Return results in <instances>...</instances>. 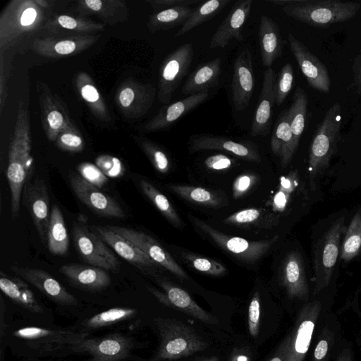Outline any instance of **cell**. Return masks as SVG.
<instances>
[{
  "instance_id": "6da1fadb",
  "label": "cell",
  "mask_w": 361,
  "mask_h": 361,
  "mask_svg": "<svg viewBox=\"0 0 361 361\" xmlns=\"http://www.w3.org/2000/svg\"><path fill=\"white\" fill-rule=\"evenodd\" d=\"M88 337V333L81 331L30 326L4 336L11 349L27 359L62 358L77 354L78 348Z\"/></svg>"
},
{
  "instance_id": "7a4b0ae2",
  "label": "cell",
  "mask_w": 361,
  "mask_h": 361,
  "mask_svg": "<svg viewBox=\"0 0 361 361\" xmlns=\"http://www.w3.org/2000/svg\"><path fill=\"white\" fill-rule=\"evenodd\" d=\"M269 2L281 6L288 16L321 28L352 19L361 7L359 3L338 0H269Z\"/></svg>"
},
{
  "instance_id": "3957f363",
  "label": "cell",
  "mask_w": 361,
  "mask_h": 361,
  "mask_svg": "<svg viewBox=\"0 0 361 361\" xmlns=\"http://www.w3.org/2000/svg\"><path fill=\"white\" fill-rule=\"evenodd\" d=\"M341 106L335 102L318 125L309 148V178L314 188L318 176L328 166L340 140Z\"/></svg>"
},
{
  "instance_id": "277c9868",
  "label": "cell",
  "mask_w": 361,
  "mask_h": 361,
  "mask_svg": "<svg viewBox=\"0 0 361 361\" xmlns=\"http://www.w3.org/2000/svg\"><path fill=\"white\" fill-rule=\"evenodd\" d=\"M160 343L152 360L178 359L204 350L207 343L186 324L169 318H157Z\"/></svg>"
},
{
  "instance_id": "5b68a950",
  "label": "cell",
  "mask_w": 361,
  "mask_h": 361,
  "mask_svg": "<svg viewBox=\"0 0 361 361\" xmlns=\"http://www.w3.org/2000/svg\"><path fill=\"white\" fill-rule=\"evenodd\" d=\"M188 219L216 245L239 260L247 263H255L259 260L278 240V236L276 235L271 239L251 241L226 235L192 215H188Z\"/></svg>"
},
{
  "instance_id": "8992f818",
  "label": "cell",
  "mask_w": 361,
  "mask_h": 361,
  "mask_svg": "<svg viewBox=\"0 0 361 361\" xmlns=\"http://www.w3.org/2000/svg\"><path fill=\"white\" fill-rule=\"evenodd\" d=\"M137 343L127 335L116 333L102 337L87 338L78 348L82 361H137L134 354Z\"/></svg>"
},
{
  "instance_id": "52a82bcc",
  "label": "cell",
  "mask_w": 361,
  "mask_h": 361,
  "mask_svg": "<svg viewBox=\"0 0 361 361\" xmlns=\"http://www.w3.org/2000/svg\"><path fill=\"white\" fill-rule=\"evenodd\" d=\"M73 235L77 252L85 262L104 270L119 269V260L112 250L86 226L74 223Z\"/></svg>"
},
{
  "instance_id": "ba28073f",
  "label": "cell",
  "mask_w": 361,
  "mask_h": 361,
  "mask_svg": "<svg viewBox=\"0 0 361 361\" xmlns=\"http://www.w3.org/2000/svg\"><path fill=\"white\" fill-rule=\"evenodd\" d=\"M344 219H337L317 244L314 252L315 280L328 283L338 256L342 235L346 231Z\"/></svg>"
},
{
  "instance_id": "9c48e42d",
  "label": "cell",
  "mask_w": 361,
  "mask_h": 361,
  "mask_svg": "<svg viewBox=\"0 0 361 361\" xmlns=\"http://www.w3.org/2000/svg\"><path fill=\"white\" fill-rule=\"evenodd\" d=\"M194 51L192 43H185L169 54L161 71V101L169 103L173 92L188 74L192 64Z\"/></svg>"
},
{
  "instance_id": "30bf717a",
  "label": "cell",
  "mask_w": 361,
  "mask_h": 361,
  "mask_svg": "<svg viewBox=\"0 0 361 361\" xmlns=\"http://www.w3.org/2000/svg\"><path fill=\"white\" fill-rule=\"evenodd\" d=\"M23 202L30 214L41 242L47 245V233L50 221L49 198L47 185L43 179L35 177L25 183Z\"/></svg>"
},
{
  "instance_id": "8fae6325",
  "label": "cell",
  "mask_w": 361,
  "mask_h": 361,
  "mask_svg": "<svg viewBox=\"0 0 361 361\" xmlns=\"http://www.w3.org/2000/svg\"><path fill=\"white\" fill-rule=\"evenodd\" d=\"M70 185L76 197L97 214L107 218H124L126 214L120 204L100 188L84 179L80 175L68 176Z\"/></svg>"
},
{
  "instance_id": "7c38bea8",
  "label": "cell",
  "mask_w": 361,
  "mask_h": 361,
  "mask_svg": "<svg viewBox=\"0 0 361 361\" xmlns=\"http://www.w3.org/2000/svg\"><path fill=\"white\" fill-rule=\"evenodd\" d=\"M288 41L290 49L308 85L315 90L328 93L331 80L326 66L293 34H288Z\"/></svg>"
},
{
  "instance_id": "4fadbf2b",
  "label": "cell",
  "mask_w": 361,
  "mask_h": 361,
  "mask_svg": "<svg viewBox=\"0 0 361 361\" xmlns=\"http://www.w3.org/2000/svg\"><path fill=\"white\" fill-rule=\"evenodd\" d=\"M106 227L129 240L157 264L164 267L177 277L181 279H187L186 273L173 257L150 235L126 227L116 226H106Z\"/></svg>"
},
{
  "instance_id": "5bb4252c",
  "label": "cell",
  "mask_w": 361,
  "mask_h": 361,
  "mask_svg": "<svg viewBox=\"0 0 361 361\" xmlns=\"http://www.w3.org/2000/svg\"><path fill=\"white\" fill-rule=\"evenodd\" d=\"M10 269L55 303L64 306L78 305L76 298L46 271L18 265H12Z\"/></svg>"
},
{
  "instance_id": "9a60e30c",
  "label": "cell",
  "mask_w": 361,
  "mask_h": 361,
  "mask_svg": "<svg viewBox=\"0 0 361 361\" xmlns=\"http://www.w3.org/2000/svg\"><path fill=\"white\" fill-rule=\"evenodd\" d=\"M188 148L191 152L214 149L227 152L250 161H261L257 147L252 142L235 141L213 134L192 135L188 141Z\"/></svg>"
},
{
  "instance_id": "2e32d148",
  "label": "cell",
  "mask_w": 361,
  "mask_h": 361,
  "mask_svg": "<svg viewBox=\"0 0 361 361\" xmlns=\"http://www.w3.org/2000/svg\"><path fill=\"white\" fill-rule=\"evenodd\" d=\"M252 3V0H238L234 3L212 35L210 49L224 48L233 39H243L242 30L251 13Z\"/></svg>"
},
{
  "instance_id": "e0dca14e",
  "label": "cell",
  "mask_w": 361,
  "mask_h": 361,
  "mask_svg": "<svg viewBox=\"0 0 361 361\" xmlns=\"http://www.w3.org/2000/svg\"><path fill=\"white\" fill-rule=\"evenodd\" d=\"M254 88L252 56L248 49H243L235 59L231 81L233 104L238 111L246 109Z\"/></svg>"
},
{
  "instance_id": "ac0fdd59",
  "label": "cell",
  "mask_w": 361,
  "mask_h": 361,
  "mask_svg": "<svg viewBox=\"0 0 361 361\" xmlns=\"http://www.w3.org/2000/svg\"><path fill=\"white\" fill-rule=\"evenodd\" d=\"M276 73L272 68L269 67L265 70L262 90L250 128V135L253 137L267 136L269 132L272 111L276 104Z\"/></svg>"
},
{
  "instance_id": "d6986e66",
  "label": "cell",
  "mask_w": 361,
  "mask_h": 361,
  "mask_svg": "<svg viewBox=\"0 0 361 361\" xmlns=\"http://www.w3.org/2000/svg\"><path fill=\"white\" fill-rule=\"evenodd\" d=\"M160 286L164 293L153 288L148 287V289L161 303L176 307L203 322L212 324L218 323L214 316L200 307L182 288L166 281H161Z\"/></svg>"
},
{
  "instance_id": "ffe728a7",
  "label": "cell",
  "mask_w": 361,
  "mask_h": 361,
  "mask_svg": "<svg viewBox=\"0 0 361 361\" xmlns=\"http://www.w3.org/2000/svg\"><path fill=\"white\" fill-rule=\"evenodd\" d=\"M90 230L96 233L120 257L137 267H154L157 264L129 240L106 227L92 226Z\"/></svg>"
},
{
  "instance_id": "44dd1931",
  "label": "cell",
  "mask_w": 361,
  "mask_h": 361,
  "mask_svg": "<svg viewBox=\"0 0 361 361\" xmlns=\"http://www.w3.org/2000/svg\"><path fill=\"white\" fill-rule=\"evenodd\" d=\"M59 271L73 286L85 290H100L111 283L110 276L106 270L92 265L64 264L59 268Z\"/></svg>"
},
{
  "instance_id": "7402d4cb",
  "label": "cell",
  "mask_w": 361,
  "mask_h": 361,
  "mask_svg": "<svg viewBox=\"0 0 361 361\" xmlns=\"http://www.w3.org/2000/svg\"><path fill=\"white\" fill-rule=\"evenodd\" d=\"M0 289L10 300L27 311L37 314L45 310L25 281L0 271Z\"/></svg>"
},
{
  "instance_id": "603a6c76",
  "label": "cell",
  "mask_w": 361,
  "mask_h": 361,
  "mask_svg": "<svg viewBox=\"0 0 361 361\" xmlns=\"http://www.w3.org/2000/svg\"><path fill=\"white\" fill-rule=\"evenodd\" d=\"M262 64L269 68L283 52V39L278 24L271 18L262 15L258 30Z\"/></svg>"
},
{
  "instance_id": "cb8c5ba5",
  "label": "cell",
  "mask_w": 361,
  "mask_h": 361,
  "mask_svg": "<svg viewBox=\"0 0 361 361\" xmlns=\"http://www.w3.org/2000/svg\"><path fill=\"white\" fill-rule=\"evenodd\" d=\"M271 149L279 157L283 168L290 164L296 152L288 109L283 110L278 116L271 137Z\"/></svg>"
},
{
  "instance_id": "d4e9b609",
  "label": "cell",
  "mask_w": 361,
  "mask_h": 361,
  "mask_svg": "<svg viewBox=\"0 0 361 361\" xmlns=\"http://www.w3.org/2000/svg\"><path fill=\"white\" fill-rule=\"evenodd\" d=\"M221 61L216 58L207 63L198 66L188 77L182 92L185 96L209 92V90L216 86L221 75Z\"/></svg>"
},
{
  "instance_id": "484cf974",
  "label": "cell",
  "mask_w": 361,
  "mask_h": 361,
  "mask_svg": "<svg viewBox=\"0 0 361 361\" xmlns=\"http://www.w3.org/2000/svg\"><path fill=\"white\" fill-rule=\"evenodd\" d=\"M281 281L290 295H300L307 290L304 262L300 252H288L281 267Z\"/></svg>"
},
{
  "instance_id": "4316f807",
  "label": "cell",
  "mask_w": 361,
  "mask_h": 361,
  "mask_svg": "<svg viewBox=\"0 0 361 361\" xmlns=\"http://www.w3.org/2000/svg\"><path fill=\"white\" fill-rule=\"evenodd\" d=\"M209 95V92H200L164 106L152 124V128L159 129L171 126L178 120L204 102Z\"/></svg>"
},
{
  "instance_id": "83f0119b",
  "label": "cell",
  "mask_w": 361,
  "mask_h": 361,
  "mask_svg": "<svg viewBox=\"0 0 361 361\" xmlns=\"http://www.w3.org/2000/svg\"><path fill=\"white\" fill-rule=\"evenodd\" d=\"M47 246L49 252L54 255H64L68 250L69 238L63 216L56 205H54L51 211Z\"/></svg>"
},
{
  "instance_id": "f1b7e54d",
  "label": "cell",
  "mask_w": 361,
  "mask_h": 361,
  "mask_svg": "<svg viewBox=\"0 0 361 361\" xmlns=\"http://www.w3.org/2000/svg\"><path fill=\"white\" fill-rule=\"evenodd\" d=\"M166 186L183 199L204 207H219L224 204L225 200L217 191L202 187L178 184H168Z\"/></svg>"
},
{
  "instance_id": "f546056e",
  "label": "cell",
  "mask_w": 361,
  "mask_h": 361,
  "mask_svg": "<svg viewBox=\"0 0 361 361\" xmlns=\"http://www.w3.org/2000/svg\"><path fill=\"white\" fill-rule=\"evenodd\" d=\"M276 216L262 208H248L238 211L227 216L224 223L238 226L270 228L277 221Z\"/></svg>"
},
{
  "instance_id": "4dcf8cb0",
  "label": "cell",
  "mask_w": 361,
  "mask_h": 361,
  "mask_svg": "<svg viewBox=\"0 0 361 361\" xmlns=\"http://www.w3.org/2000/svg\"><path fill=\"white\" fill-rule=\"evenodd\" d=\"M307 97L305 90L298 87L293 94L291 105L288 109L291 131L296 148L305 128L307 113Z\"/></svg>"
},
{
  "instance_id": "1f68e13d",
  "label": "cell",
  "mask_w": 361,
  "mask_h": 361,
  "mask_svg": "<svg viewBox=\"0 0 361 361\" xmlns=\"http://www.w3.org/2000/svg\"><path fill=\"white\" fill-rule=\"evenodd\" d=\"M230 2L231 0H209L202 3L194 8L192 15L177 32L175 37L183 35L200 25L210 20Z\"/></svg>"
},
{
  "instance_id": "d6a6232c",
  "label": "cell",
  "mask_w": 361,
  "mask_h": 361,
  "mask_svg": "<svg viewBox=\"0 0 361 361\" xmlns=\"http://www.w3.org/2000/svg\"><path fill=\"white\" fill-rule=\"evenodd\" d=\"M137 311L130 307H114L98 313L87 319L81 331L88 333L89 331L102 329L116 323L124 322L135 317Z\"/></svg>"
},
{
  "instance_id": "836d02e7",
  "label": "cell",
  "mask_w": 361,
  "mask_h": 361,
  "mask_svg": "<svg viewBox=\"0 0 361 361\" xmlns=\"http://www.w3.org/2000/svg\"><path fill=\"white\" fill-rule=\"evenodd\" d=\"M140 185L145 195L172 224L176 227L182 225L180 218L164 194L147 180H141Z\"/></svg>"
},
{
  "instance_id": "e575fe53",
  "label": "cell",
  "mask_w": 361,
  "mask_h": 361,
  "mask_svg": "<svg viewBox=\"0 0 361 361\" xmlns=\"http://www.w3.org/2000/svg\"><path fill=\"white\" fill-rule=\"evenodd\" d=\"M341 259L350 261L361 251V209L352 219L345 232Z\"/></svg>"
},
{
  "instance_id": "d590c367",
  "label": "cell",
  "mask_w": 361,
  "mask_h": 361,
  "mask_svg": "<svg viewBox=\"0 0 361 361\" xmlns=\"http://www.w3.org/2000/svg\"><path fill=\"white\" fill-rule=\"evenodd\" d=\"M194 8L176 7L161 11L155 16L153 24L157 28L167 30L183 25L190 17Z\"/></svg>"
},
{
  "instance_id": "8d00e7d4",
  "label": "cell",
  "mask_w": 361,
  "mask_h": 361,
  "mask_svg": "<svg viewBox=\"0 0 361 361\" xmlns=\"http://www.w3.org/2000/svg\"><path fill=\"white\" fill-rule=\"evenodd\" d=\"M183 257L194 269L207 275L219 276L224 275L226 271L224 264L207 257L190 252L183 253Z\"/></svg>"
},
{
  "instance_id": "74e56055",
  "label": "cell",
  "mask_w": 361,
  "mask_h": 361,
  "mask_svg": "<svg viewBox=\"0 0 361 361\" xmlns=\"http://www.w3.org/2000/svg\"><path fill=\"white\" fill-rule=\"evenodd\" d=\"M294 80V72L290 63H286L276 78L274 92L275 102L281 105L286 99L292 89Z\"/></svg>"
},
{
  "instance_id": "f35d334b",
  "label": "cell",
  "mask_w": 361,
  "mask_h": 361,
  "mask_svg": "<svg viewBox=\"0 0 361 361\" xmlns=\"http://www.w3.org/2000/svg\"><path fill=\"white\" fill-rule=\"evenodd\" d=\"M314 327V324L310 320H305L299 326L294 344V350L298 355H303L307 351Z\"/></svg>"
},
{
  "instance_id": "ab89813d",
  "label": "cell",
  "mask_w": 361,
  "mask_h": 361,
  "mask_svg": "<svg viewBox=\"0 0 361 361\" xmlns=\"http://www.w3.org/2000/svg\"><path fill=\"white\" fill-rule=\"evenodd\" d=\"M78 170L84 179L99 188L103 187L108 181V177L98 167L91 164H83L80 166Z\"/></svg>"
},
{
  "instance_id": "60d3db41",
  "label": "cell",
  "mask_w": 361,
  "mask_h": 361,
  "mask_svg": "<svg viewBox=\"0 0 361 361\" xmlns=\"http://www.w3.org/2000/svg\"><path fill=\"white\" fill-rule=\"evenodd\" d=\"M260 315L259 295L256 292L250 301L248 309V327L252 336L256 337L259 333Z\"/></svg>"
},
{
  "instance_id": "b9f144b4",
  "label": "cell",
  "mask_w": 361,
  "mask_h": 361,
  "mask_svg": "<svg viewBox=\"0 0 361 361\" xmlns=\"http://www.w3.org/2000/svg\"><path fill=\"white\" fill-rule=\"evenodd\" d=\"M257 176L252 173L241 174L233 183V197L238 199L249 191L257 181Z\"/></svg>"
},
{
  "instance_id": "7bdbcfd3",
  "label": "cell",
  "mask_w": 361,
  "mask_h": 361,
  "mask_svg": "<svg viewBox=\"0 0 361 361\" xmlns=\"http://www.w3.org/2000/svg\"><path fill=\"white\" fill-rule=\"evenodd\" d=\"M98 168L108 178H117L123 176V169L121 163L116 157L110 159H100L97 161Z\"/></svg>"
},
{
  "instance_id": "ee69618b",
  "label": "cell",
  "mask_w": 361,
  "mask_h": 361,
  "mask_svg": "<svg viewBox=\"0 0 361 361\" xmlns=\"http://www.w3.org/2000/svg\"><path fill=\"white\" fill-rule=\"evenodd\" d=\"M148 152L155 169L159 173H166L170 168V161L166 153L153 146L149 147Z\"/></svg>"
},
{
  "instance_id": "f6af8a7d",
  "label": "cell",
  "mask_w": 361,
  "mask_h": 361,
  "mask_svg": "<svg viewBox=\"0 0 361 361\" xmlns=\"http://www.w3.org/2000/svg\"><path fill=\"white\" fill-rule=\"evenodd\" d=\"M232 159L224 154H214L204 160V165L211 170H225L232 166Z\"/></svg>"
},
{
  "instance_id": "bcb514c9",
  "label": "cell",
  "mask_w": 361,
  "mask_h": 361,
  "mask_svg": "<svg viewBox=\"0 0 361 361\" xmlns=\"http://www.w3.org/2000/svg\"><path fill=\"white\" fill-rule=\"evenodd\" d=\"M298 173L296 170H292L287 176H281L280 178L279 190L290 195L298 186Z\"/></svg>"
},
{
  "instance_id": "7dc6e473",
  "label": "cell",
  "mask_w": 361,
  "mask_h": 361,
  "mask_svg": "<svg viewBox=\"0 0 361 361\" xmlns=\"http://www.w3.org/2000/svg\"><path fill=\"white\" fill-rule=\"evenodd\" d=\"M290 197V194L285 192L281 190H279L274 195L271 202L273 211L278 212H283L286 208Z\"/></svg>"
},
{
  "instance_id": "c3c4849f",
  "label": "cell",
  "mask_w": 361,
  "mask_h": 361,
  "mask_svg": "<svg viewBox=\"0 0 361 361\" xmlns=\"http://www.w3.org/2000/svg\"><path fill=\"white\" fill-rule=\"evenodd\" d=\"M354 85L357 94H361V48L352 66Z\"/></svg>"
},
{
  "instance_id": "681fc988",
  "label": "cell",
  "mask_w": 361,
  "mask_h": 361,
  "mask_svg": "<svg viewBox=\"0 0 361 361\" xmlns=\"http://www.w3.org/2000/svg\"><path fill=\"white\" fill-rule=\"evenodd\" d=\"M198 1V0H161L156 1V4L161 6L162 8L161 11H163L176 7H190V5Z\"/></svg>"
},
{
  "instance_id": "f907efd6",
  "label": "cell",
  "mask_w": 361,
  "mask_h": 361,
  "mask_svg": "<svg viewBox=\"0 0 361 361\" xmlns=\"http://www.w3.org/2000/svg\"><path fill=\"white\" fill-rule=\"evenodd\" d=\"M61 142L67 147L71 148H78L82 144V140L80 137L67 133L61 137Z\"/></svg>"
},
{
  "instance_id": "816d5d0a",
  "label": "cell",
  "mask_w": 361,
  "mask_h": 361,
  "mask_svg": "<svg viewBox=\"0 0 361 361\" xmlns=\"http://www.w3.org/2000/svg\"><path fill=\"white\" fill-rule=\"evenodd\" d=\"M75 49V44L71 40L61 41L55 45V50L60 54H68Z\"/></svg>"
},
{
  "instance_id": "f5cc1de1",
  "label": "cell",
  "mask_w": 361,
  "mask_h": 361,
  "mask_svg": "<svg viewBox=\"0 0 361 361\" xmlns=\"http://www.w3.org/2000/svg\"><path fill=\"white\" fill-rule=\"evenodd\" d=\"M81 93L84 99L91 102H96L99 97L97 89L90 85L84 86L82 88Z\"/></svg>"
},
{
  "instance_id": "db71d44e",
  "label": "cell",
  "mask_w": 361,
  "mask_h": 361,
  "mask_svg": "<svg viewBox=\"0 0 361 361\" xmlns=\"http://www.w3.org/2000/svg\"><path fill=\"white\" fill-rule=\"evenodd\" d=\"M47 120L50 127L55 130L59 128L63 121L62 115L57 111H51L48 114Z\"/></svg>"
},
{
  "instance_id": "11a10c76",
  "label": "cell",
  "mask_w": 361,
  "mask_h": 361,
  "mask_svg": "<svg viewBox=\"0 0 361 361\" xmlns=\"http://www.w3.org/2000/svg\"><path fill=\"white\" fill-rule=\"evenodd\" d=\"M135 97L133 90L130 88H126L121 91L119 99L122 106L127 107L133 102Z\"/></svg>"
},
{
  "instance_id": "9f6ffc18",
  "label": "cell",
  "mask_w": 361,
  "mask_h": 361,
  "mask_svg": "<svg viewBox=\"0 0 361 361\" xmlns=\"http://www.w3.org/2000/svg\"><path fill=\"white\" fill-rule=\"evenodd\" d=\"M37 13L34 8H29L25 10L20 19L22 25L27 26L32 24L34 22Z\"/></svg>"
},
{
  "instance_id": "6f0895ef",
  "label": "cell",
  "mask_w": 361,
  "mask_h": 361,
  "mask_svg": "<svg viewBox=\"0 0 361 361\" xmlns=\"http://www.w3.org/2000/svg\"><path fill=\"white\" fill-rule=\"evenodd\" d=\"M59 23L65 28L74 29L77 26V21L68 16H61L58 19Z\"/></svg>"
},
{
  "instance_id": "680465c9",
  "label": "cell",
  "mask_w": 361,
  "mask_h": 361,
  "mask_svg": "<svg viewBox=\"0 0 361 361\" xmlns=\"http://www.w3.org/2000/svg\"><path fill=\"white\" fill-rule=\"evenodd\" d=\"M328 343L325 340L319 342L314 350V357L317 360H322L326 354Z\"/></svg>"
},
{
  "instance_id": "91938a15",
  "label": "cell",
  "mask_w": 361,
  "mask_h": 361,
  "mask_svg": "<svg viewBox=\"0 0 361 361\" xmlns=\"http://www.w3.org/2000/svg\"><path fill=\"white\" fill-rule=\"evenodd\" d=\"M87 6L94 11H99L102 7V1L100 0H86Z\"/></svg>"
},
{
  "instance_id": "94428289",
  "label": "cell",
  "mask_w": 361,
  "mask_h": 361,
  "mask_svg": "<svg viewBox=\"0 0 361 361\" xmlns=\"http://www.w3.org/2000/svg\"><path fill=\"white\" fill-rule=\"evenodd\" d=\"M200 361H219V358L217 357H209V358H206V359H204V360H202Z\"/></svg>"
},
{
  "instance_id": "6125c7cd",
  "label": "cell",
  "mask_w": 361,
  "mask_h": 361,
  "mask_svg": "<svg viewBox=\"0 0 361 361\" xmlns=\"http://www.w3.org/2000/svg\"><path fill=\"white\" fill-rule=\"evenodd\" d=\"M237 361H248V358L245 355H240L238 357Z\"/></svg>"
},
{
  "instance_id": "be15d7a7",
  "label": "cell",
  "mask_w": 361,
  "mask_h": 361,
  "mask_svg": "<svg viewBox=\"0 0 361 361\" xmlns=\"http://www.w3.org/2000/svg\"><path fill=\"white\" fill-rule=\"evenodd\" d=\"M270 361H282L281 359L279 357H275L272 358Z\"/></svg>"
},
{
  "instance_id": "e7e4bbea",
  "label": "cell",
  "mask_w": 361,
  "mask_h": 361,
  "mask_svg": "<svg viewBox=\"0 0 361 361\" xmlns=\"http://www.w3.org/2000/svg\"><path fill=\"white\" fill-rule=\"evenodd\" d=\"M27 361H51V360H41L40 359H27ZM53 361V360H51Z\"/></svg>"
}]
</instances>
